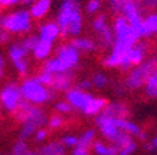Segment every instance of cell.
Masks as SVG:
<instances>
[{
    "label": "cell",
    "instance_id": "1",
    "mask_svg": "<svg viewBox=\"0 0 157 155\" xmlns=\"http://www.w3.org/2000/svg\"><path fill=\"white\" fill-rule=\"evenodd\" d=\"M56 24L62 31V36H80L83 31V14L78 0H63L59 7Z\"/></svg>",
    "mask_w": 157,
    "mask_h": 155
},
{
    "label": "cell",
    "instance_id": "2",
    "mask_svg": "<svg viewBox=\"0 0 157 155\" xmlns=\"http://www.w3.org/2000/svg\"><path fill=\"white\" fill-rule=\"evenodd\" d=\"M14 115H16V119L21 123V129H20V138L21 140H28L29 137L35 134L36 130H39L48 123L46 113L39 106L31 105L27 101H24L20 105L18 110Z\"/></svg>",
    "mask_w": 157,
    "mask_h": 155
},
{
    "label": "cell",
    "instance_id": "3",
    "mask_svg": "<svg viewBox=\"0 0 157 155\" xmlns=\"http://www.w3.org/2000/svg\"><path fill=\"white\" fill-rule=\"evenodd\" d=\"M66 94V101L70 103L73 110L83 113L86 116H98L101 115L104 108L107 106V99L100 97H94L84 90L78 87L70 88Z\"/></svg>",
    "mask_w": 157,
    "mask_h": 155
},
{
    "label": "cell",
    "instance_id": "4",
    "mask_svg": "<svg viewBox=\"0 0 157 155\" xmlns=\"http://www.w3.org/2000/svg\"><path fill=\"white\" fill-rule=\"evenodd\" d=\"M80 61V52L70 43H62L56 48L55 56L45 60L42 70L51 74H60V73H72L75 67H77Z\"/></svg>",
    "mask_w": 157,
    "mask_h": 155
},
{
    "label": "cell",
    "instance_id": "5",
    "mask_svg": "<svg viewBox=\"0 0 157 155\" xmlns=\"http://www.w3.org/2000/svg\"><path fill=\"white\" fill-rule=\"evenodd\" d=\"M21 94L24 101L29 102L31 105L39 106L42 103H46L55 98V91L52 88L44 85L36 77H28L20 85Z\"/></svg>",
    "mask_w": 157,
    "mask_h": 155
},
{
    "label": "cell",
    "instance_id": "6",
    "mask_svg": "<svg viewBox=\"0 0 157 155\" xmlns=\"http://www.w3.org/2000/svg\"><path fill=\"white\" fill-rule=\"evenodd\" d=\"M157 68V57H147L140 65L135 66L129 70L126 78H125V87L131 91L140 90L144 87L147 80Z\"/></svg>",
    "mask_w": 157,
    "mask_h": 155
},
{
    "label": "cell",
    "instance_id": "7",
    "mask_svg": "<svg viewBox=\"0 0 157 155\" xmlns=\"http://www.w3.org/2000/svg\"><path fill=\"white\" fill-rule=\"evenodd\" d=\"M33 16L29 14V10L18 9L3 17L4 31L10 35H23L28 34L33 29Z\"/></svg>",
    "mask_w": 157,
    "mask_h": 155
},
{
    "label": "cell",
    "instance_id": "8",
    "mask_svg": "<svg viewBox=\"0 0 157 155\" xmlns=\"http://www.w3.org/2000/svg\"><path fill=\"white\" fill-rule=\"evenodd\" d=\"M112 31H114V45L122 46V48L131 49L136 42L140 41L139 35L135 32V29L128 23V20L124 16L118 14L112 24Z\"/></svg>",
    "mask_w": 157,
    "mask_h": 155
},
{
    "label": "cell",
    "instance_id": "9",
    "mask_svg": "<svg viewBox=\"0 0 157 155\" xmlns=\"http://www.w3.org/2000/svg\"><path fill=\"white\" fill-rule=\"evenodd\" d=\"M128 117L124 119H117V117H109L105 115H98L97 116V127L100 130L104 138H107L109 142L115 144L118 141V138L124 134V122Z\"/></svg>",
    "mask_w": 157,
    "mask_h": 155
},
{
    "label": "cell",
    "instance_id": "10",
    "mask_svg": "<svg viewBox=\"0 0 157 155\" xmlns=\"http://www.w3.org/2000/svg\"><path fill=\"white\" fill-rule=\"evenodd\" d=\"M24 102L21 88L16 83H9L0 90V103L2 108L10 113H16L20 105Z\"/></svg>",
    "mask_w": 157,
    "mask_h": 155
},
{
    "label": "cell",
    "instance_id": "11",
    "mask_svg": "<svg viewBox=\"0 0 157 155\" xmlns=\"http://www.w3.org/2000/svg\"><path fill=\"white\" fill-rule=\"evenodd\" d=\"M93 31L95 32L98 38V43L101 48H112L114 45V31L108 24V20L105 14H98L94 17V20L91 21Z\"/></svg>",
    "mask_w": 157,
    "mask_h": 155
},
{
    "label": "cell",
    "instance_id": "12",
    "mask_svg": "<svg viewBox=\"0 0 157 155\" xmlns=\"http://www.w3.org/2000/svg\"><path fill=\"white\" fill-rule=\"evenodd\" d=\"M129 50L131 49L122 48L118 45H112L111 50L102 60L105 67L108 68H119V70H129L132 67L129 61Z\"/></svg>",
    "mask_w": 157,
    "mask_h": 155
},
{
    "label": "cell",
    "instance_id": "13",
    "mask_svg": "<svg viewBox=\"0 0 157 155\" xmlns=\"http://www.w3.org/2000/svg\"><path fill=\"white\" fill-rule=\"evenodd\" d=\"M60 35H62V31H60L59 25L56 24V21H48V23L42 24V25L39 27L38 38L41 41L55 43Z\"/></svg>",
    "mask_w": 157,
    "mask_h": 155
},
{
    "label": "cell",
    "instance_id": "14",
    "mask_svg": "<svg viewBox=\"0 0 157 155\" xmlns=\"http://www.w3.org/2000/svg\"><path fill=\"white\" fill-rule=\"evenodd\" d=\"M73 85V74L72 73H60V74H53L52 90L55 92H67Z\"/></svg>",
    "mask_w": 157,
    "mask_h": 155
},
{
    "label": "cell",
    "instance_id": "15",
    "mask_svg": "<svg viewBox=\"0 0 157 155\" xmlns=\"http://www.w3.org/2000/svg\"><path fill=\"white\" fill-rule=\"evenodd\" d=\"M101 115H105V116L109 117H117V119H124V117H128L129 109L124 102H111L107 103V106L104 108Z\"/></svg>",
    "mask_w": 157,
    "mask_h": 155
},
{
    "label": "cell",
    "instance_id": "16",
    "mask_svg": "<svg viewBox=\"0 0 157 155\" xmlns=\"http://www.w3.org/2000/svg\"><path fill=\"white\" fill-rule=\"evenodd\" d=\"M146 56H147V46L143 42H140V41L136 42L131 48V50H129V61H131L132 67L140 65L142 61L146 60L147 59Z\"/></svg>",
    "mask_w": 157,
    "mask_h": 155
},
{
    "label": "cell",
    "instance_id": "17",
    "mask_svg": "<svg viewBox=\"0 0 157 155\" xmlns=\"http://www.w3.org/2000/svg\"><path fill=\"white\" fill-rule=\"evenodd\" d=\"M52 0H35L29 7V14L34 20H41L51 11Z\"/></svg>",
    "mask_w": 157,
    "mask_h": 155
},
{
    "label": "cell",
    "instance_id": "18",
    "mask_svg": "<svg viewBox=\"0 0 157 155\" xmlns=\"http://www.w3.org/2000/svg\"><path fill=\"white\" fill-rule=\"evenodd\" d=\"M52 52H53L52 42H46V41H41V39H39L38 43L35 45V48H34V50H33V55L36 60L45 61L49 59V56L52 55Z\"/></svg>",
    "mask_w": 157,
    "mask_h": 155
},
{
    "label": "cell",
    "instance_id": "19",
    "mask_svg": "<svg viewBox=\"0 0 157 155\" xmlns=\"http://www.w3.org/2000/svg\"><path fill=\"white\" fill-rule=\"evenodd\" d=\"M72 45L75 46L78 52H86V53L94 52L95 48H97L95 41H93L91 38H84V36H76V38H73Z\"/></svg>",
    "mask_w": 157,
    "mask_h": 155
},
{
    "label": "cell",
    "instance_id": "20",
    "mask_svg": "<svg viewBox=\"0 0 157 155\" xmlns=\"http://www.w3.org/2000/svg\"><path fill=\"white\" fill-rule=\"evenodd\" d=\"M38 155H66V147L62 141H49L39 149Z\"/></svg>",
    "mask_w": 157,
    "mask_h": 155
},
{
    "label": "cell",
    "instance_id": "21",
    "mask_svg": "<svg viewBox=\"0 0 157 155\" xmlns=\"http://www.w3.org/2000/svg\"><path fill=\"white\" fill-rule=\"evenodd\" d=\"M91 148L95 155H117L118 154V148L112 142H104V141H97L95 140L93 142Z\"/></svg>",
    "mask_w": 157,
    "mask_h": 155
},
{
    "label": "cell",
    "instance_id": "22",
    "mask_svg": "<svg viewBox=\"0 0 157 155\" xmlns=\"http://www.w3.org/2000/svg\"><path fill=\"white\" fill-rule=\"evenodd\" d=\"M28 50L25 49V46L23 45V42H14L10 45L9 48V57L10 60L13 61H18V60H24L27 59Z\"/></svg>",
    "mask_w": 157,
    "mask_h": 155
},
{
    "label": "cell",
    "instance_id": "23",
    "mask_svg": "<svg viewBox=\"0 0 157 155\" xmlns=\"http://www.w3.org/2000/svg\"><path fill=\"white\" fill-rule=\"evenodd\" d=\"M157 32V13H150L143 20V38L156 35Z\"/></svg>",
    "mask_w": 157,
    "mask_h": 155
},
{
    "label": "cell",
    "instance_id": "24",
    "mask_svg": "<svg viewBox=\"0 0 157 155\" xmlns=\"http://www.w3.org/2000/svg\"><path fill=\"white\" fill-rule=\"evenodd\" d=\"M143 90H144V94L149 98H157V68L153 71L150 78L147 80Z\"/></svg>",
    "mask_w": 157,
    "mask_h": 155
},
{
    "label": "cell",
    "instance_id": "25",
    "mask_svg": "<svg viewBox=\"0 0 157 155\" xmlns=\"http://www.w3.org/2000/svg\"><path fill=\"white\" fill-rule=\"evenodd\" d=\"M91 80V84L93 87L95 88H105L108 84H109V77H108L107 74H104V73H95V74H93V77L90 78Z\"/></svg>",
    "mask_w": 157,
    "mask_h": 155
},
{
    "label": "cell",
    "instance_id": "26",
    "mask_svg": "<svg viewBox=\"0 0 157 155\" xmlns=\"http://www.w3.org/2000/svg\"><path fill=\"white\" fill-rule=\"evenodd\" d=\"M94 141H95V130H93V129L86 130L82 136L78 137V144H82V146L91 147Z\"/></svg>",
    "mask_w": 157,
    "mask_h": 155
},
{
    "label": "cell",
    "instance_id": "27",
    "mask_svg": "<svg viewBox=\"0 0 157 155\" xmlns=\"http://www.w3.org/2000/svg\"><path fill=\"white\" fill-rule=\"evenodd\" d=\"M46 124H48V127L51 130H58V129H60V127H63L65 119H63V116L60 113H55V115H52V116L48 119Z\"/></svg>",
    "mask_w": 157,
    "mask_h": 155
},
{
    "label": "cell",
    "instance_id": "28",
    "mask_svg": "<svg viewBox=\"0 0 157 155\" xmlns=\"http://www.w3.org/2000/svg\"><path fill=\"white\" fill-rule=\"evenodd\" d=\"M136 149H137V144L133 138V140H131V141H128L126 144H124V146L118 147V154L117 155H132Z\"/></svg>",
    "mask_w": 157,
    "mask_h": 155
},
{
    "label": "cell",
    "instance_id": "29",
    "mask_svg": "<svg viewBox=\"0 0 157 155\" xmlns=\"http://www.w3.org/2000/svg\"><path fill=\"white\" fill-rule=\"evenodd\" d=\"M11 154H14V155H28L29 151H28V146H27L25 140L20 138L17 142H14L13 149H11Z\"/></svg>",
    "mask_w": 157,
    "mask_h": 155
},
{
    "label": "cell",
    "instance_id": "30",
    "mask_svg": "<svg viewBox=\"0 0 157 155\" xmlns=\"http://www.w3.org/2000/svg\"><path fill=\"white\" fill-rule=\"evenodd\" d=\"M102 7V0H87L86 11L88 14H97Z\"/></svg>",
    "mask_w": 157,
    "mask_h": 155
},
{
    "label": "cell",
    "instance_id": "31",
    "mask_svg": "<svg viewBox=\"0 0 157 155\" xmlns=\"http://www.w3.org/2000/svg\"><path fill=\"white\" fill-rule=\"evenodd\" d=\"M55 110L56 113H60V115H69L73 110V108L70 106L67 101H58L55 103Z\"/></svg>",
    "mask_w": 157,
    "mask_h": 155
},
{
    "label": "cell",
    "instance_id": "32",
    "mask_svg": "<svg viewBox=\"0 0 157 155\" xmlns=\"http://www.w3.org/2000/svg\"><path fill=\"white\" fill-rule=\"evenodd\" d=\"M38 41H39L38 35H27L25 38L23 39V45L25 46V49L28 52H33L35 45L38 43Z\"/></svg>",
    "mask_w": 157,
    "mask_h": 155
},
{
    "label": "cell",
    "instance_id": "33",
    "mask_svg": "<svg viewBox=\"0 0 157 155\" xmlns=\"http://www.w3.org/2000/svg\"><path fill=\"white\" fill-rule=\"evenodd\" d=\"M36 78H38L41 83H42L44 85H46V87H52V83H53V74H51V73H48V71L42 70L41 73H39L38 76H35Z\"/></svg>",
    "mask_w": 157,
    "mask_h": 155
},
{
    "label": "cell",
    "instance_id": "34",
    "mask_svg": "<svg viewBox=\"0 0 157 155\" xmlns=\"http://www.w3.org/2000/svg\"><path fill=\"white\" fill-rule=\"evenodd\" d=\"M13 66H14V68H16V71L18 73V74L25 76L27 73H28V61H27V59H24V60H18V61H14Z\"/></svg>",
    "mask_w": 157,
    "mask_h": 155
},
{
    "label": "cell",
    "instance_id": "35",
    "mask_svg": "<svg viewBox=\"0 0 157 155\" xmlns=\"http://www.w3.org/2000/svg\"><path fill=\"white\" fill-rule=\"evenodd\" d=\"M62 144L67 148H75L76 146L78 144V137L75 136V134H67L62 138Z\"/></svg>",
    "mask_w": 157,
    "mask_h": 155
},
{
    "label": "cell",
    "instance_id": "36",
    "mask_svg": "<svg viewBox=\"0 0 157 155\" xmlns=\"http://www.w3.org/2000/svg\"><path fill=\"white\" fill-rule=\"evenodd\" d=\"M90 148H91V147L77 144V146L72 149V154L70 155H90Z\"/></svg>",
    "mask_w": 157,
    "mask_h": 155
},
{
    "label": "cell",
    "instance_id": "37",
    "mask_svg": "<svg viewBox=\"0 0 157 155\" xmlns=\"http://www.w3.org/2000/svg\"><path fill=\"white\" fill-rule=\"evenodd\" d=\"M48 134H49L48 130L41 127L39 130H36V131H35V134H34V138H35L36 142H42V141H45V140L48 138Z\"/></svg>",
    "mask_w": 157,
    "mask_h": 155
},
{
    "label": "cell",
    "instance_id": "38",
    "mask_svg": "<svg viewBox=\"0 0 157 155\" xmlns=\"http://www.w3.org/2000/svg\"><path fill=\"white\" fill-rule=\"evenodd\" d=\"M140 4L147 11H154L157 9V0H140Z\"/></svg>",
    "mask_w": 157,
    "mask_h": 155
},
{
    "label": "cell",
    "instance_id": "39",
    "mask_svg": "<svg viewBox=\"0 0 157 155\" xmlns=\"http://www.w3.org/2000/svg\"><path fill=\"white\" fill-rule=\"evenodd\" d=\"M10 41V34L4 31L3 27V17L0 16V43H6Z\"/></svg>",
    "mask_w": 157,
    "mask_h": 155
},
{
    "label": "cell",
    "instance_id": "40",
    "mask_svg": "<svg viewBox=\"0 0 157 155\" xmlns=\"http://www.w3.org/2000/svg\"><path fill=\"white\" fill-rule=\"evenodd\" d=\"M77 87L80 88V90H84V91L90 90V88L93 87L91 80H90V78H83V80L78 81V85H77Z\"/></svg>",
    "mask_w": 157,
    "mask_h": 155
},
{
    "label": "cell",
    "instance_id": "41",
    "mask_svg": "<svg viewBox=\"0 0 157 155\" xmlns=\"http://www.w3.org/2000/svg\"><path fill=\"white\" fill-rule=\"evenodd\" d=\"M21 0H2L0 2V6L2 7H11V6H16L17 3H20Z\"/></svg>",
    "mask_w": 157,
    "mask_h": 155
},
{
    "label": "cell",
    "instance_id": "42",
    "mask_svg": "<svg viewBox=\"0 0 157 155\" xmlns=\"http://www.w3.org/2000/svg\"><path fill=\"white\" fill-rule=\"evenodd\" d=\"M151 144H153L154 149H157V134L154 136V138H153V141H151Z\"/></svg>",
    "mask_w": 157,
    "mask_h": 155
},
{
    "label": "cell",
    "instance_id": "43",
    "mask_svg": "<svg viewBox=\"0 0 157 155\" xmlns=\"http://www.w3.org/2000/svg\"><path fill=\"white\" fill-rule=\"evenodd\" d=\"M0 67H4V57L0 55Z\"/></svg>",
    "mask_w": 157,
    "mask_h": 155
},
{
    "label": "cell",
    "instance_id": "44",
    "mask_svg": "<svg viewBox=\"0 0 157 155\" xmlns=\"http://www.w3.org/2000/svg\"><path fill=\"white\" fill-rule=\"evenodd\" d=\"M21 2H23V3H25V4H33L35 0H21Z\"/></svg>",
    "mask_w": 157,
    "mask_h": 155
},
{
    "label": "cell",
    "instance_id": "45",
    "mask_svg": "<svg viewBox=\"0 0 157 155\" xmlns=\"http://www.w3.org/2000/svg\"><path fill=\"white\" fill-rule=\"evenodd\" d=\"M2 76H3V67H0V78H2Z\"/></svg>",
    "mask_w": 157,
    "mask_h": 155
},
{
    "label": "cell",
    "instance_id": "46",
    "mask_svg": "<svg viewBox=\"0 0 157 155\" xmlns=\"http://www.w3.org/2000/svg\"><path fill=\"white\" fill-rule=\"evenodd\" d=\"M28 155H38V154H35V152H29Z\"/></svg>",
    "mask_w": 157,
    "mask_h": 155
},
{
    "label": "cell",
    "instance_id": "47",
    "mask_svg": "<svg viewBox=\"0 0 157 155\" xmlns=\"http://www.w3.org/2000/svg\"><path fill=\"white\" fill-rule=\"evenodd\" d=\"M0 110H2V103H0Z\"/></svg>",
    "mask_w": 157,
    "mask_h": 155
},
{
    "label": "cell",
    "instance_id": "48",
    "mask_svg": "<svg viewBox=\"0 0 157 155\" xmlns=\"http://www.w3.org/2000/svg\"><path fill=\"white\" fill-rule=\"evenodd\" d=\"M9 155H14V154H9Z\"/></svg>",
    "mask_w": 157,
    "mask_h": 155
},
{
    "label": "cell",
    "instance_id": "49",
    "mask_svg": "<svg viewBox=\"0 0 157 155\" xmlns=\"http://www.w3.org/2000/svg\"><path fill=\"white\" fill-rule=\"evenodd\" d=\"M156 38H157V32H156Z\"/></svg>",
    "mask_w": 157,
    "mask_h": 155
},
{
    "label": "cell",
    "instance_id": "50",
    "mask_svg": "<svg viewBox=\"0 0 157 155\" xmlns=\"http://www.w3.org/2000/svg\"><path fill=\"white\" fill-rule=\"evenodd\" d=\"M0 2H2V0H0Z\"/></svg>",
    "mask_w": 157,
    "mask_h": 155
}]
</instances>
